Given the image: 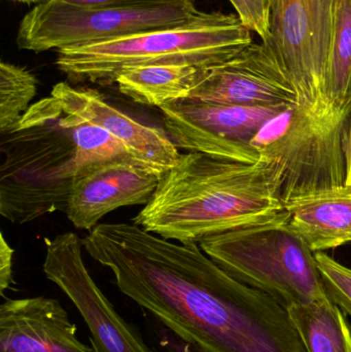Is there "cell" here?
<instances>
[{
	"mask_svg": "<svg viewBox=\"0 0 351 352\" xmlns=\"http://www.w3.org/2000/svg\"><path fill=\"white\" fill-rule=\"evenodd\" d=\"M82 244L124 295L198 351L307 352L286 307L233 278L197 242L100 223Z\"/></svg>",
	"mask_w": 351,
	"mask_h": 352,
	"instance_id": "cell-1",
	"label": "cell"
},
{
	"mask_svg": "<svg viewBox=\"0 0 351 352\" xmlns=\"http://www.w3.org/2000/svg\"><path fill=\"white\" fill-rule=\"evenodd\" d=\"M282 180V166L268 159L249 164L181 154L177 166L161 173L133 223L164 239L199 243L284 214Z\"/></svg>",
	"mask_w": 351,
	"mask_h": 352,
	"instance_id": "cell-2",
	"label": "cell"
},
{
	"mask_svg": "<svg viewBox=\"0 0 351 352\" xmlns=\"http://www.w3.org/2000/svg\"><path fill=\"white\" fill-rule=\"evenodd\" d=\"M0 213L16 225L49 213L66 212L76 176L82 169L73 129L52 95L0 133Z\"/></svg>",
	"mask_w": 351,
	"mask_h": 352,
	"instance_id": "cell-3",
	"label": "cell"
},
{
	"mask_svg": "<svg viewBox=\"0 0 351 352\" xmlns=\"http://www.w3.org/2000/svg\"><path fill=\"white\" fill-rule=\"evenodd\" d=\"M251 43L253 32L238 16L199 10L191 20L177 26L60 50L56 65L71 82L111 85L122 72L135 66L214 67Z\"/></svg>",
	"mask_w": 351,
	"mask_h": 352,
	"instance_id": "cell-4",
	"label": "cell"
},
{
	"mask_svg": "<svg viewBox=\"0 0 351 352\" xmlns=\"http://www.w3.org/2000/svg\"><path fill=\"white\" fill-rule=\"evenodd\" d=\"M286 219V210L273 221L204 238L199 245L233 278L284 307L329 299L315 254L288 229Z\"/></svg>",
	"mask_w": 351,
	"mask_h": 352,
	"instance_id": "cell-5",
	"label": "cell"
},
{
	"mask_svg": "<svg viewBox=\"0 0 351 352\" xmlns=\"http://www.w3.org/2000/svg\"><path fill=\"white\" fill-rule=\"evenodd\" d=\"M198 12L196 0L117 6H72L47 0L35 4L23 16L16 43L24 51L58 52L177 26L191 20Z\"/></svg>",
	"mask_w": 351,
	"mask_h": 352,
	"instance_id": "cell-6",
	"label": "cell"
},
{
	"mask_svg": "<svg viewBox=\"0 0 351 352\" xmlns=\"http://www.w3.org/2000/svg\"><path fill=\"white\" fill-rule=\"evenodd\" d=\"M334 28V0H273L271 45L292 80L298 107L327 129L346 134L332 117L326 82Z\"/></svg>",
	"mask_w": 351,
	"mask_h": 352,
	"instance_id": "cell-7",
	"label": "cell"
},
{
	"mask_svg": "<svg viewBox=\"0 0 351 352\" xmlns=\"http://www.w3.org/2000/svg\"><path fill=\"white\" fill-rule=\"evenodd\" d=\"M344 138V134L327 129L294 104L270 120L253 144L261 158L282 166L284 203L346 184Z\"/></svg>",
	"mask_w": 351,
	"mask_h": 352,
	"instance_id": "cell-8",
	"label": "cell"
},
{
	"mask_svg": "<svg viewBox=\"0 0 351 352\" xmlns=\"http://www.w3.org/2000/svg\"><path fill=\"white\" fill-rule=\"evenodd\" d=\"M288 107H238L185 98L159 109L177 148L251 164L261 160L253 140L270 120Z\"/></svg>",
	"mask_w": 351,
	"mask_h": 352,
	"instance_id": "cell-9",
	"label": "cell"
},
{
	"mask_svg": "<svg viewBox=\"0 0 351 352\" xmlns=\"http://www.w3.org/2000/svg\"><path fill=\"white\" fill-rule=\"evenodd\" d=\"M82 240L60 234L47 240L43 272L74 304L91 334L95 352H156L128 324L91 276L82 260Z\"/></svg>",
	"mask_w": 351,
	"mask_h": 352,
	"instance_id": "cell-10",
	"label": "cell"
},
{
	"mask_svg": "<svg viewBox=\"0 0 351 352\" xmlns=\"http://www.w3.org/2000/svg\"><path fill=\"white\" fill-rule=\"evenodd\" d=\"M188 98L238 107L298 104L290 76L266 41L251 43L232 59L207 68Z\"/></svg>",
	"mask_w": 351,
	"mask_h": 352,
	"instance_id": "cell-11",
	"label": "cell"
},
{
	"mask_svg": "<svg viewBox=\"0 0 351 352\" xmlns=\"http://www.w3.org/2000/svg\"><path fill=\"white\" fill-rule=\"evenodd\" d=\"M159 177L129 157L88 165L76 176L65 214L78 229L92 230L111 211L148 204Z\"/></svg>",
	"mask_w": 351,
	"mask_h": 352,
	"instance_id": "cell-12",
	"label": "cell"
},
{
	"mask_svg": "<svg viewBox=\"0 0 351 352\" xmlns=\"http://www.w3.org/2000/svg\"><path fill=\"white\" fill-rule=\"evenodd\" d=\"M51 95L65 113L95 124L121 140L137 164L161 175L179 163V148L166 131L144 125L115 109L98 91L61 82L54 86Z\"/></svg>",
	"mask_w": 351,
	"mask_h": 352,
	"instance_id": "cell-13",
	"label": "cell"
},
{
	"mask_svg": "<svg viewBox=\"0 0 351 352\" xmlns=\"http://www.w3.org/2000/svg\"><path fill=\"white\" fill-rule=\"evenodd\" d=\"M0 352H95L78 339L65 308L52 298L5 299L0 305Z\"/></svg>",
	"mask_w": 351,
	"mask_h": 352,
	"instance_id": "cell-14",
	"label": "cell"
},
{
	"mask_svg": "<svg viewBox=\"0 0 351 352\" xmlns=\"http://www.w3.org/2000/svg\"><path fill=\"white\" fill-rule=\"evenodd\" d=\"M284 204L286 227L313 254L350 243L351 186L303 195Z\"/></svg>",
	"mask_w": 351,
	"mask_h": 352,
	"instance_id": "cell-15",
	"label": "cell"
},
{
	"mask_svg": "<svg viewBox=\"0 0 351 352\" xmlns=\"http://www.w3.org/2000/svg\"><path fill=\"white\" fill-rule=\"evenodd\" d=\"M207 68L193 65H142L128 68L117 76L120 92L134 102L161 107L188 98Z\"/></svg>",
	"mask_w": 351,
	"mask_h": 352,
	"instance_id": "cell-16",
	"label": "cell"
},
{
	"mask_svg": "<svg viewBox=\"0 0 351 352\" xmlns=\"http://www.w3.org/2000/svg\"><path fill=\"white\" fill-rule=\"evenodd\" d=\"M307 352H351V324L330 299L286 307Z\"/></svg>",
	"mask_w": 351,
	"mask_h": 352,
	"instance_id": "cell-17",
	"label": "cell"
},
{
	"mask_svg": "<svg viewBox=\"0 0 351 352\" xmlns=\"http://www.w3.org/2000/svg\"><path fill=\"white\" fill-rule=\"evenodd\" d=\"M326 99L333 119L348 127L351 115V0H334Z\"/></svg>",
	"mask_w": 351,
	"mask_h": 352,
	"instance_id": "cell-18",
	"label": "cell"
},
{
	"mask_svg": "<svg viewBox=\"0 0 351 352\" xmlns=\"http://www.w3.org/2000/svg\"><path fill=\"white\" fill-rule=\"evenodd\" d=\"M37 78L30 70L1 61L0 64V133L14 127L30 107L37 92Z\"/></svg>",
	"mask_w": 351,
	"mask_h": 352,
	"instance_id": "cell-19",
	"label": "cell"
},
{
	"mask_svg": "<svg viewBox=\"0 0 351 352\" xmlns=\"http://www.w3.org/2000/svg\"><path fill=\"white\" fill-rule=\"evenodd\" d=\"M65 113L73 129V138L78 146L82 168L119 157H129L121 140L111 135L109 131L78 116Z\"/></svg>",
	"mask_w": 351,
	"mask_h": 352,
	"instance_id": "cell-20",
	"label": "cell"
},
{
	"mask_svg": "<svg viewBox=\"0 0 351 352\" xmlns=\"http://www.w3.org/2000/svg\"><path fill=\"white\" fill-rule=\"evenodd\" d=\"M315 258L328 298L351 316V268L326 252H315Z\"/></svg>",
	"mask_w": 351,
	"mask_h": 352,
	"instance_id": "cell-21",
	"label": "cell"
},
{
	"mask_svg": "<svg viewBox=\"0 0 351 352\" xmlns=\"http://www.w3.org/2000/svg\"><path fill=\"white\" fill-rule=\"evenodd\" d=\"M237 16L251 32L257 33L262 41L270 36V14L273 0H229Z\"/></svg>",
	"mask_w": 351,
	"mask_h": 352,
	"instance_id": "cell-22",
	"label": "cell"
},
{
	"mask_svg": "<svg viewBox=\"0 0 351 352\" xmlns=\"http://www.w3.org/2000/svg\"><path fill=\"white\" fill-rule=\"evenodd\" d=\"M14 248L8 243L3 233H0V295L5 298L4 293L14 285L12 277V256Z\"/></svg>",
	"mask_w": 351,
	"mask_h": 352,
	"instance_id": "cell-23",
	"label": "cell"
},
{
	"mask_svg": "<svg viewBox=\"0 0 351 352\" xmlns=\"http://www.w3.org/2000/svg\"><path fill=\"white\" fill-rule=\"evenodd\" d=\"M157 331V330H156ZM158 334V352H200L172 334L161 324Z\"/></svg>",
	"mask_w": 351,
	"mask_h": 352,
	"instance_id": "cell-24",
	"label": "cell"
},
{
	"mask_svg": "<svg viewBox=\"0 0 351 352\" xmlns=\"http://www.w3.org/2000/svg\"><path fill=\"white\" fill-rule=\"evenodd\" d=\"M55 1L80 6H138V4L154 3V2L169 1V0H55Z\"/></svg>",
	"mask_w": 351,
	"mask_h": 352,
	"instance_id": "cell-25",
	"label": "cell"
},
{
	"mask_svg": "<svg viewBox=\"0 0 351 352\" xmlns=\"http://www.w3.org/2000/svg\"><path fill=\"white\" fill-rule=\"evenodd\" d=\"M344 155H346V186H351V115L344 138Z\"/></svg>",
	"mask_w": 351,
	"mask_h": 352,
	"instance_id": "cell-26",
	"label": "cell"
},
{
	"mask_svg": "<svg viewBox=\"0 0 351 352\" xmlns=\"http://www.w3.org/2000/svg\"><path fill=\"white\" fill-rule=\"evenodd\" d=\"M12 1L20 2V3L38 4L47 0H12Z\"/></svg>",
	"mask_w": 351,
	"mask_h": 352,
	"instance_id": "cell-27",
	"label": "cell"
}]
</instances>
